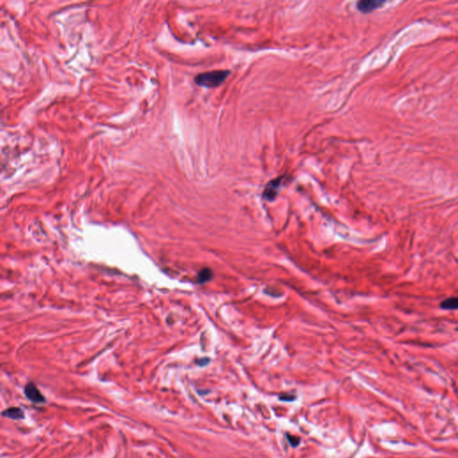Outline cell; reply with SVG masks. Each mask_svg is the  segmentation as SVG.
Returning <instances> with one entry per match:
<instances>
[{
    "label": "cell",
    "instance_id": "1",
    "mask_svg": "<svg viewBox=\"0 0 458 458\" xmlns=\"http://www.w3.org/2000/svg\"><path fill=\"white\" fill-rule=\"evenodd\" d=\"M229 70H215L205 72L195 76L194 81L199 86L206 88H216L221 85L226 78L230 76Z\"/></svg>",
    "mask_w": 458,
    "mask_h": 458
},
{
    "label": "cell",
    "instance_id": "2",
    "mask_svg": "<svg viewBox=\"0 0 458 458\" xmlns=\"http://www.w3.org/2000/svg\"><path fill=\"white\" fill-rule=\"evenodd\" d=\"M284 181V178L281 177V178H278L270 181L268 183V184L266 185V187L264 189V192H263V198L267 199V200H270V201H272L276 199L277 195L279 194V189H280L281 184L283 183Z\"/></svg>",
    "mask_w": 458,
    "mask_h": 458
},
{
    "label": "cell",
    "instance_id": "3",
    "mask_svg": "<svg viewBox=\"0 0 458 458\" xmlns=\"http://www.w3.org/2000/svg\"><path fill=\"white\" fill-rule=\"evenodd\" d=\"M24 394H25L26 398L33 403L40 404V403H45L46 402L45 397L40 391V389L37 388V386L34 383L29 382L25 385Z\"/></svg>",
    "mask_w": 458,
    "mask_h": 458
},
{
    "label": "cell",
    "instance_id": "4",
    "mask_svg": "<svg viewBox=\"0 0 458 458\" xmlns=\"http://www.w3.org/2000/svg\"><path fill=\"white\" fill-rule=\"evenodd\" d=\"M385 4V1H378V0H362L357 3V8L361 13H371L376 10L380 6Z\"/></svg>",
    "mask_w": 458,
    "mask_h": 458
},
{
    "label": "cell",
    "instance_id": "5",
    "mask_svg": "<svg viewBox=\"0 0 458 458\" xmlns=\"http://www.w3.org/2000/svg\"><path fill=\"white\" fill-rule=\"evenodd\" d=\"M2 416L12 420H22L24 418V413L20 407H9L2 412Z\"/></svg>",
    "mask_w": 458,
    "mask_h": 458
},
{
    "label": "cell",
    "instance_id": "6",
    "mask_svg": "<svg viewBox=\"0 0 458 458\" xmlns=\"http://www.w3.org/2000/svg\"><path fill=\"white\" fill-rule=\"evenodd\" d=\"M439 307L445 311L458 310V297H449L439 303Z\"/></svg>",
    "mask_w": 458,
    "mask_h": 458
},
{
    "label": "cell",
    "instance_id": "7",
    "mask_svg": "<svg viewBox=\"0 0 458 458\" xmlns=\"http://www.w3.org/2000/svg\"><path fill=\"white\" fill-rule=\"evenodd\" d=\"M211 279H212V271L208 268H205L203 270H200L198 274V282L200 284L206 283L210 281Z\"/></svg>",
    "mask_w": 458,
    "mask_h": 458
},
{
    "label": "cell",
    "instance_id": "8",
    "mask_svg": "<svg viewBox=\"0 0 458 458\" xmlns=\"http://www.w3.org/2000/svg\"><path fill=\"white\" fill-rule=\"evenodd\" d=\"M286 438L289 442L290 446L293 447H298L299 444H300V441H301V438L299 437L293 436V435H289V434H286Z\"/></svg>",
    "mask_w": 458,
    "mask_h": 458
},
{
    "label": "cell",
    "instance_id": "9",
    "mask_svg": "<svg viewBox=\"0 0 458 458\" xmlns=\"http://www.w3.org/2000/svg\"><path fill=\"white\" fill-rule=\"evenodd\" d=\"M279 399L282 401H293V400L296 399V397L288 395V394H282L279 397Z\"/></svg>",
    "mask_w": 458,
    "mask_h": 458
},
{
    "label": "cell",
    "instance_id": "10",
    "mask_svg": "<svg viewBox=\"0 0 458 458\" xmlns=\"http://www.w3.org/2000/svg\"><path fill=\"white\" fill-rule=\"evenodd\" d=\"M209 361H210L209 359L205 358V359H200V360H199V361H197V363L199 364V366H204V365L209 363Z\"/></svg>",
    "mask_w": 458,
    "mask_h": 458
}]
</instances>
